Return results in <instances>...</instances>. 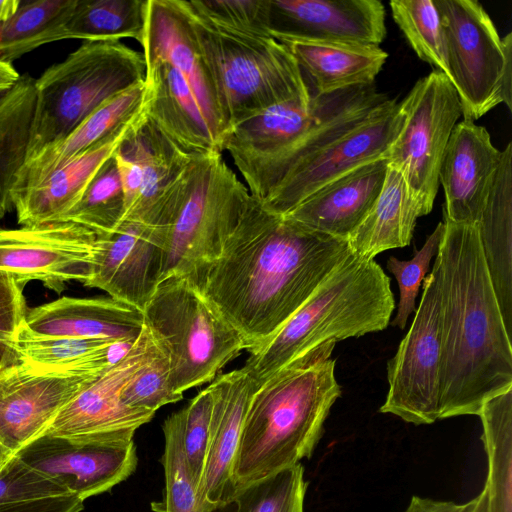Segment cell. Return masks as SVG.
Returning <instances> with one entry per match:
<instances>
[{"label":"cell","instance_id":"cell-4","mask_svg":"<svg viewBox=\"0 0 512 512\" xmlns=\"http://www.w3.org/2000/svg\"><path fill=\"white\" fill-rule=\"evenodd\" d=\"M374 84L267 108L223 137L251 195L263 201L297 164L350 132L388 102Z\"/></svg>","mask_w":512,"mask_h":512},{"label":"cell","instance_id":"cell-43","mask_svg":"<svg viewBox=\"0 0 512 512\" xmlns=\"http://www.w3.org/2000/svg\"><path fill=\"white\" fill-rule=\"evenodd\" d=\"M190 5L212 23L250 35L267 36L268 0H193Z\"/></svg>","mask_w":512,"mask_h":512},{"label":"cell","instance_id":"cell-30","mask_svg":"<svg viewBox=\"0 0 512 512\" xmlns=\"http://www.w3.org/2000/svg\"><path fill=\"white\" fill-rule=\"evenodd\" d=\"M281 43L296 59L314 95L374 84L388 58V54L376 45L304 41Z\"/></svg>","mask_w":512,"mask_h":512},{"label":"cell","instance_id":"cell-47","mask_svg":"<svg viewBox=\"0 0 512 512\" xmlns=\"http://www.w3.org/2000/svg\"><path fill=\"white\" fill-rule=\"evenodd\" d=\"M114 159L124 195V220L130 214L140 197L142 189V172L138 163L121 152L119 148L114 153Z\"/></svg>","mask_w":512,"mask_h":512},{"label":"cell","instance_id":"cell-36","mask_svg":"<svg viewBox=\"0 0 512 512\" xmlns=\"http://www.w3.org/2000/svg\"><path fill=\"white\" fill-rule=\"evenodd\" d=\"M146 0H77L64 27L65 39L142 43Z\"/></svg>","mask_w":512,"mask_h":512},{"label":"cell","instance_id":"cell-13","mask_svg":"<svg viewBox=\"0 0 512 512\" xmlns=\"http://www.w3.org/2000/svg\"><path fill=\"white\" fill-rule=\"evenodd\" d=\"M154 347L150 332L143 326L130 351L84 386L61 409L42 435L111 442L133 441L136 430L150 422L155 412L127 406L121 399V392Z\"/></svg>","mask_w":512,"mask_h":512},{"label":"cell","instance_id":"cell-1","mask_svg":"<svg viewBox=\"0 0 512 512\" xmlns=\"http://www.w3.org/2000/svg\"><path fill=\"white\" fill-rule=\"evenodd\" d=\"M350 254L346 239L273 214L252 196L218 257L188 279L238 331L251 353Z\"/></svg>","mask_w":512,"mask_h":512},{"label":"cell","instance_id":"cell-27","mask_svg":"<svg viewBox=\"0 0 512 512\" xmlns=\"http://www.w3.org/2000/svg\"><path fill=\"white\" fill-rule=\"evenodd\" d=\"M141 112V111H140ZM140 112L103 141L52 172L40 184L12 197L18 224L41 225L57 222L83 193L125 139Z\"/></svg>","mask_w":512,"mask_h":512},{"label":"cell","instance_id":"cell-26","mask_svg":"<svg viewBox=\"0 0 512 512\" xmlns=\"http://www.w3.org/2000/svg\"><path fill=\"white\" fill-rule=\"evenodd\" d=\"M144 326L141 310L110 296H63L28 310L25 327L50 337L136 340Z\"/></svg>","mask_w":512,"mask_h":512},{"label":"cell","instance_id":"cell-50","mask_svg":"<svg viewBox=\"0 0 512 512\" xmlns=\"http://www.w3.org/2000/svg\"><path fill=\"white\" fill-rule=\"evenodd\" d=\"M19 77L12 65L0 62V89L14 85Z\"/></svg>","mask_w":512,"mask_h":512},{"label":"cell","instance_id":"cell-10","mask_svg":"<svg viewBox=\"0 0 512 512\" xmlns=\"http://www.w3.org/2000/svg\"><path fill=\"white\" fill-rule=\"evenodd\" d=\"M446 43L449 80L466 120L504 103L512 110V33L501 38L476 0H435Z\"/></svg>","mask_w":512,"mask_h":512},{"label":"cell","instance_id":"cell-40","mask_svg":"<svg viewBox=\"0 0 512 512\" xmlns=\"http://www.w3.org/2000/svg\"><path fill=\"white\" fill-rule=\"evenodd\" d=\"M307 486L298 463L238 490L234 512H304Z\"/></svg>","mask_w":512,"mask_h":512},{"label":"cell","instance_id":"cell-11","mask_svg":"<svg viewBox=\"0 0 512 512\" xmlns=\"http://www.w3.org/2000/svg\"><path fill=\"white\" fill-rule=\"evenodd\" d=\"M399 103L404 121L385 158L402 173L427 215L448 141L462 116L461 103L448 77L437 70L419 79Z\"/></svg>","mask_w":512,"mask_h":512},{"label":"cell","instance_id":"cell-52","mask_svg":"<svg viewBox=\"0 0 512 512\" xmlns=\"http://www.w3.org/2000/svg\"><path fill=\"white\" fill-rule=\"evenodd\" d=\"M12 455L0 445V467L11 457Z\"/></svg>","mask_w":512,"mask_h":512},{"label":"cell","instance_id":"cell-6","mask_svg":"<svg viewBox=\"0 0 512 512\" xmlns=\"http://www.w3.org/2000/svg\"><path fill=\"white\" fill-rule=\"evenodd\" d=\"M185 3L218 94L225 134L267 108L312 100L313 91L284 44L218 26Z\"/></svg>","mask_w":512,"mask_h":512},{"label":"cell","instance_id":"cell-39","mask_svg":"<svg viewBox=\"0 0 512 512\" xmlns=\"http://www.w3.org/2000/svg\"><path fill=\"white\" fill-rule=\"evenodd\" d=\"M162 429L165 444L161 464L165 486L162 500L152 502L151 507L155 512H198L196 487L190 477L183 449L182 409L169 415ZM231 505L214 512H227Z\"/></svg>","mask_w":512,"mask_h":512},{"label":"cell","instance_id":"cell-22","mask_svg":"<svg viewBox=\"0 0 512 512\" xmlns=\"http://www.w3.org/2000/svg\"><path fill=\"white\" fill-rule=\"evenodd\" d=\"M212 399L209 440L201 482L196 491L198 512H214L233 503V468L254 382L241 367L218 374L208 385Z\"/></svg>","mask_w":512,"mask_h":512},{"label":"cell","instance_id":"cell-5","mask_svg":"<svg viewBox=\"0 0 512 512\" xmlns=\"http://www.w3.org/2000/svg\"><path fill=\"white\" fill-rule=\"evenodd\" d=\"M394 308L382 267L351 252L264 345L249 353L243 368L257 389L284 365L326 342L386 329Z\"/></svg>","mask_w":512,"mask_h":512},{"label":"cell","instance_id":"cell-44","mask_svg":"<svg viewBox=\"0 0 512 512\" xmlns=\"http://www.w3.org/2000/svg\"><path fill=\"white\" fill-rule=\"evenodd\" d=\"M72 494L58 481L24 463L15 454L0 467V505Z\"/></svg>","mask_w":512,"mask_h":512},{"label":"cell","instance_id":"cell-19","mask_svg":"<svg viewBox=\"0 0 512 512\" xmlns=\"http://www.w3.org/2000/svg\"><path fill=\"white\" fill-rule=\"evenodd\" d=\"M141 46L145 66L168 63L185 78L222 151L225 124L221 106L185 1L146 0Z\"/></svg>","mask_w":512,"mask_h":512},{"label":"cell","instance_id":"cell-24","mask_svg":"<svg viewBox=\"0 0 512 512\" xmlns=\"http://www.w3.org/2000/svg\"><path fill=\"white\" fill-rule=\"evenodd\" d=\"M388 161L379 158L328 182L282 215L308 229L346 239L378 197Z\"/></svg>","mask_w":512,"mask_h":512},{"label":"cell","instance_id":"cell-12","mask_svg":"<svg viewBox=\"0 0 512 512\" xmlns=\"http://www.w3.org/2000/svg\"><path fill=\"white\" fill-rule=\"evenodd\" d=\"M440 292L435 265L423 290L411 326L387 363L388 392L380 413L415 425L440 416Z\"/></svg>","mask_w":512,"mask_h":512},{"label":"cell","instance_id":"cell-34","mask_svg":"<svg viewBox=\"0 0 512 512\" xmlns=\"http://www.w3.org/2000/svg\"><path fill=\"white\" fill-rule=\"evenodd\" d=\"M488 461V512H512V387L486 400L478 415Z\"/></svg>","mask_w":512,"mask_h":512},{"label":"cell","instance_id":"cell-41","mask_svg":"<svg viewBox=\"0 0 512 512\" xmlns=\"http://www.w3.org/2000/svg\"><path fill=\"white\" fill-rule=\"evenodd\" d=\"M182 398L173 389L169 359L156 344L121 392V399L127 406L155 413Z\"/></svg>","mask_w":512,"mask_h":512},{"label":"cell","instance_id":"cell-28","mask_svg":"<svg viewBox=\"0 0 512 512\" xmlns=\"http://www.w3.org/2000/svg\"><path fill=\"white\" fill-rule=\"evenodd\" d=\"M506 330L512 335V143L499 164L476 222Z\"/></svg>","mask_w":512,"mask_h":512},{"label":"cell","instance_id":"cell-49","mask_svg":"<svg viewBox=\"0 0 512 512\" xmlns=\"http://www.w3.org/2000/svg\"><path fill=\"white\" fill-rule=\"evenodd\" d=\"M404 512H488L484 491L466 503L413 496Z\"/></svg>","mask_w":512,"mask_h":512},{"label":"cell","instance_id":"cell-42","mask_svg":"<svg viewBox=\"0 0 512 512\" xmlns=\"http://www.w3.org/2000/svg\"><path fill=\"white\" fill-rule=\"evenodd\" d=\"M444 229L443 221L439 222L410 260H399L395 256L388 258L386 266L397 281L400 296L397 313L390 322L392 326L405 329L410 315L415 312L420 285L426 277L433 256L437 254Z\"/></svg>","mask_w":512,"mask_h":512},{"label":"cell","instance_id":"cell-9","mask_svg":"<svg viewBox=\"0 0 512 512\" xmlns=\"http://www.w3.org/2000/svg\"><path fill=\"white\" fill-rule=\"evenodd\" d=\"M251 198L222 152L195 156L189 186L168 230L161 281L170 275L190 278L216 259Z\"/></svg>","mask_w":512,"mask_h":512},{"label":"cell","instance_id":"cell-7","mask_svg":"<svg viewBox=\"0 0 512 512\" xmlns=\"http://www.w3.org/2000/svg\"><path fill=\"white\" fill-rule=\"evenodd\" d=\"M143 54L120 41H84L35 80L26 162L64 140L105 102L145 80Z\"/></svg>","mask_w":512,"mask_h":512},{"label":"cell","instance_id":"cell-46","mask_svg":"<svg viewBox=\"0 0 512 512\" xmlns=\"http://www.w3.org/2000/svg\"><path fill=\"white\" fill-rule=\"evenodd\" d=\"M25 286L13 274L0 270V369L18 363L12 344L28 313Z\"/></svg>","mask_w":512,"mask_h":512},{"label":"cell","instance_id":"cell-23","mask_svg":"<svg viewBox=\"0 0 512 512\" xmlns=\"http://www.w3.org/2000/svg\"><path fill=\"white\" fill-rule=\"evenodd\" d=\"M500 157L483 126L466 119L455 125L439 171L445 196L443 219L477 222Z\"/></svg>","mask_w":512,"mask_h":512},{"label":"cell","instance_id":"cell-48","mask_svg":"<svg viewBox=\"0 0 512 512\" xmlns=\"http://www.w3.org/2000/svg\"><path fill=\"white\" fill-rule=\"evenodd\" d=\"M82 509L83 500L74 494L0 505V512H80Z\"/></svg>","mask_w":512,"mask_h":512},{"label":"cell","instance_id":"cell-37","mask_svg":"<svg viewBox=\"0 0 512 512\" xmlns=\"http://www.w3.org/2000/svg\"><path fill=\"white\" fill-rule=\"evenodd\" d=\"M125 202L114 155L95 175L79 201L57 222L81 225L97 236L113 231L123 220Z\"/></svg>","mask_w":512,"mask_h":512},{"label":"cell","instance_id":"cell-32","mask_svg":"<svg viewBox=\"0 0 512 512\" xmlns=\"http://www.w3.org/2000/svg\"><path fill=\"white\" fill-rule=\"evenodd\" d=\"M136 340L38 336L25 324L12 344L18 363L37 369L100 374L120 361Z\"/></svg>","mask_w":512,"mask_h":512},{"label":"cell","instance_id":"cell-18","mask_svg":"<svg viewBox=\"0 0 512 512\" xmlns=\"http://www.w3.org/2000/svg\"><path fill=\"white\" fill-rule=\"evenodd\" d=\"M100 374L54 372L22 363L0 369V445L14 455L41 436L61 409Z\"/></svg>","mask_w":512,"mask_h":512},{"label":"cell","instance_id":"cell-25","mask_svg":"<svg viewBox=\"0 0 512 512\" xmlns=\"http://www.w3.org/2000/svg\"><path fill=\"white\" fill-rule=\"evenodd\" d=\"M143 112L185 154L222 152L185 78L168 63L146 65Z\"/></svg>","mask_w":512,"mask_h":512},{"label":"cell","instance_id":"cell-31","mask_svg":"<svg viewBox=\"0 0 512 512\" xmlns=\"http://www.w3.org/2000/svg\"><path fill=\"white\" fill-rule=\"evenodd\" d=\"M144 100V82L111 98L64 140L25 163L12 197L40 184L52 172L73 161L134 118Z\"/></svg>","mask_w":512,"mask_h":512},{"label":"cell","instance_id":"cell-45","mask_svg":"<svg viewBox=\"0 0 512 512\" xmlns=\"http://www.w3.org/2000/svg\"><path fill=\"white\" fill-rule=\"evenodd\" d=\"M212 399L208 386L199 391L183 412V449L193 484L201 482L209 440Z\"/></svg>","mask_w":512,"mask_h":512},{"label":"cell","instance_id":"cell-8","mask_svg":"<svg viewBox=\"0 0 512 512\" xmlns=\"http://www.w3.org/2000/svg\"><path fill=\"white\" fill-rule=\"evenodd\" d=\"M142 313L144 326L169 359L178 395L211 382L246 350L238 331L185 276L160 281Z\"/></svg>","mask_w":512,"mask_h":512},{"label":"cell","instance_id":"cell-33","mask_svg":"<svg viewBox=\"0 0 512 512\" xmlns=\"http://www.w3.org/2000/svg\"><path fill=\"white\" fill-rule=\"evenodd\" d=\"M35 104V79L29 75L0 89V219L13 207L12 192L26 162Z\"/></svg>","mask_w":512,"mask_h":512},{"label":"cell","instance_id":"cell-14","mask_svg":"<svg viewBox=\"0 0 512 512\" xmlns=\"http://www.w3.org/2000/svg\"><path fill=\"white\" fill-rule=\"evenodd\" d=\"M403 121L400 103L391 99L365 122L297 164L259 202L267 211L285 215L328 182L367 162L385 158Z\"/></svg>","mask_w":512,"mask_h":512},{"label":"cell","instance_id":"cell-51","mask_svg":"<svg viewBox=\"0 0 512 512\" xmlns=\"http://www.w3.org/2000/svg\"><path fill=\"white\" fill-rule=\"evenodd\" d=\"M19 4L20 0H0V24L16 12Z\"/></svg>","mask_w":512,"mask_h":512},{"label":"cell","instance_id":"cell-16","mask_svg":"<svg viewBox=\"0 0 512 512\" xmlns=\"http://www.w3.org/2000/svg\"><path fill=\"white\" fill-rule=\"evenodd\" d=\"M83 501L109 491L136 469V447L81 437L42 435L15 453Z\"/></svg>","mask_w":512,"mask_h":512},{"label":"cell","instance_id":"cell-35","mask_svg":"<svg viewBox=\"0 0 512 512\" xmlns=\"http://www.w3.org/2000/svg\"><path fill=\"white\" fill-rule=\"evenodd\" d=\"M77 0L20 1L0 24V62L10 64L47 43L64 40V27Z\"/></svg>","mask_w":512,"mask_h":512},{"label":"cell","instance_id":"cell-3","mask_svg":"<svg viewBox=\"0 0 512 512\" xmlns=\"http://www.w3.org/2000/svg\"><path fill=\"white\" fill-rule=\"evenodd\" d=\"M335 345L326 342L296 357L255 390L233 468L236 492L311 457L341 396Z\"/></svg>","mask_w":512,"mask_h":512},{"label":"cell","instance_id":"cell-29","mask_svg":"<svg viewBox=\"0 0 512 512\" xmlns=\"http://www.w3.org/2000/svg\"><path fill=\"white\" fill-rule=\"evenodd\" d=\"M426 215L400 171L388 164L382 189L364 219L348 236L355 256L364 260L410 244L417 219Z\"/></svg>","mask_w":512,"mask_h":512},{"label":"cell","instance_id":"cell-20","mask_svg":"<svg viewBox=\"0 0 512 512\" xmlns=\"http://www.w3.org/2000/svg\"><path fill=\"white\" fill-rule=\"evenodd\" d=\"M119 149L142 172L140 197L123 221L168 232L186 194L194 156L178 149L145 116L143 107Z\"/></svg>","mask_w":512,"mask_h":512},{"label":"cell","instance_id":"cell-38","mask_svg":"<svg viewBox=\"0 0 512 512\" xmlns=\"http://www.w3.org/2000/svg\"><path fill=\"white\" fill-rule=\"evenodd\" d=\"M389 5L417 56L449 79L444 29L435 0H392Z\"/></svg>","mask_w":512,"mask_h":512},{"label":"cell","instance_id":"cell-2","mask_svg":"<svg viewBox=\"0 0 512 512\" xmlns=\"http://www.w3.org/2000/svg\"><path fill=\"white\" fill-rule=\"evenodd\" d=\"M434 265L440 292V416L478 415L512 387V344L476 223L443 219Z\"/></svg>","mask_w":512,"mask_h":512},{"label":"cell","instance_id":"cell-21","mask_svg":"<svg viewBox=\"0 0 512 512\" xmlns=\"http://www.w3.org/2000/svg\"><path fill=\"white\" fill-rule=\"evenodd\" d=\"M378 0H268L269 35L279 42L376 45L386 36Z\"/></svg>","mask_w":512,"mask_h":512},{"label":"cell","instance_id":"cell-15","mask_svg":"<svg viewBox=\"0 0 512 512\" xmlns=\"http://www.w3.org/2000/svg\"><path fill=\"white\" fill-rule=\"evenodd\" d=\"M96 243L93 231L72 222L0 228V270L61 293L69 281L89 278Z\"/></svg>","mask_w":512,"mask_h":512},{"label":"cell","instance_id":"cell-17","mask_svg":"<svg viewBox=\"0 0 512 512\" xmlns=\"http://www.w3.org/2000/svg\"><path fill=\"white\" fill-rule=\"evenodd\" d=\"M168 232L134 221H122L97 236L89 278L83 283L143 310L163 275Z\"/></svg>","mask_w":512,"mask_h":512}]
</instances>
